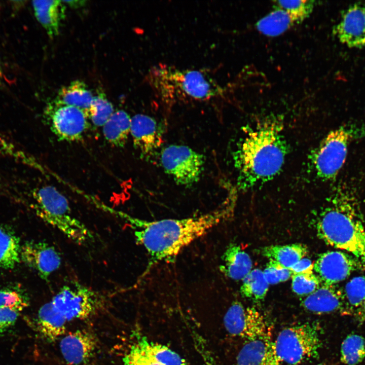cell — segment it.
Wrapping results in <instances>:
<instances>
[{
    "label": "cell",
    "mask_w": 365,
    "mask_h": 365,
    "mask_svg": "<svg viewBox=\"0 0 365 365\" xmlns=\"http://www.w3.org/2000/svg\"><path fill=\"white\" fill-rule=\"evenodd\" d=\"M234 202L230 196L213 211L178 219L147 221L117 212L132 229L136 243L142 246L149 255L141 278L158 263L173 261L185 247L228 219L233 211Z\"/></svg>",
    "instance_id": "1"
},
{
    "label": "cell",
    "mask_w": 365,
    "mask_h": 365,
    "mask_svg": "<svg viewBox=\"0 0 365 365\" xmlns=\"http://www.w3.org/2000/svg\"><path fill=\"white\" fill-rule=\"evenodd\" d=\"M282 120L270 117L247 129L233 154L237 186L246 191L278 175L288 154Z\"/></svg>",
    "instance_id": "2"
},
{
    "label": "cell",
    "mask_w": 365,
    "mask_h": 365,
    "mask_svg": "<svg viewBox=\"0 0 365 365\" xmlns=\"http://www.w3.org/2000/svg\"><path fill=\"white\" fill-rule=\"evenodd\" d=\"M318 238L345 251L365 267V225L356 191L348 182H339L315 220Z\"/></svg>",
    "instance_id": "3"
},
{
    "label": "cell",
    "mask_w": 365,
    "mask_h": 365,
    "mask_svg": "<svg viewBox=\"0 0 365 365\" xmlns=\"http://www.w3.org/2000/svg\"><path fill=\"white\" fill-rule=\"evenodd\" d=\"M102 296L78 282L64 285L39 309L36 319L40 333L53 342L65 335L70 322L86 319L102 306Z\"/></svg>",
    "instance_id": "4"
},
{
    "label": "cell",
    "mask_w": 365,
    "mask_h": 365,
    "mask_svg": "<svg viewBox=\"0 0 365 365\" xmlns=\"http://www.w3.org/2000/svg\"><path fill=\"white\" fill-rule=\"evenodd\" d=\"M147 80L166 104L183 100H207L224 93L215 79L203 70L158 65L150 69Z\"/></svg>",
    "instance_id": "5"
},
{
    "label": "cell",
    "mask_w": 365,
    "mask_h": 365,
    "mask_svg": "<svg viewBox=\"0 0 365 365\" xmlns=\"http://www.w3.org/2000/svg\"><path fill=\"white\" fill-rule=\"evenodd\" d=\"M31 205L41 219L76 243L81 245L93 238L86 226L73 215L67 198L54 186L34 189Z\"/></svg>",
    "instance_id": "6"
},
{
    "label": "cell",
    "mask_w": 365,
    "mask_h": 365,
    "mask_svg": "<svg viewBox=\"0 0 365 365\" xmlns=\"http://www.w3.org/2000/svg\"><path fill=\"white\" fill-rule=\"evenodd\" d=\"M364 138L365 124H346L331 131L309 157L317 177L325 181L335 179L345 163L350 144Z\"/></svg>",
    "instance_id": "7"
},
{
    "label": "cell",
    "mask_w": 365,
    "mask_h": 365,
    "mask_svg": "<svg viewBox=\"0 0 365 365\" xmlns=\"http://www.w3.org/2000/svg\"><path fill=\"white\" fill-rule=\"evenodd\" d=\"M322 334L316 322L301 323L282 330L274 341L281 363L298 365L318 357L322 346Z\"/></svg>",
    "instance_id": "8"
},
{
    "label": "cell",
    "mask_w": 365,
    "mask_h": 365,
    "mask_svg": "<svg viewBox=\"0 0 365 365\" xmlns=\"http://www.w3.org/2000/svg\"><path fill=\"white\" fill-rule=\"evenodd\" d=\"M160 161L165 172L177 184L188 187L200 179L205 157L187 145L171 144L162 151Z\"/></svg>",
    "instance_id": "9"
},
{
    "label": "cell",
    "mask_w": 365,
    "mask_h": 365,
    "mask_svg": "<svg viewBox=\"0 0 365 365\" xmlns=\"http://www.w3.org/2000/svg\"><path fill=\"white\" fill-rule=\"evenodd\" d=\"M45 121L60 141L75 142L81 140L88 128V117L75 106L58 104L53 101L44 113Z\"/></svg>",
    "instance_id": "10"
},
{
    "label": "cell",
    "mask_w": 365,
    "mask_h": 365,
    "mask_svg": "<svg viewBox=\"0 0 365 365\" xmlns=\"http://www.w3.org/2000/svg\"><path fill=\"white\" fill-rule=\"evenodd\" d=\"M224 323L230 334L246 341L272 336L271 325L264 315L256 308L245 307L238 301L227 310Z\"/></svg>",
    "instance_id": "11"
},
{
    "label": "cell",
    "mask_w": 365,
    "mask_h": 365,
    "mask_svg": "<svg viewBox=\"0 0 365 365\" xmlns=\"http://www.w3.org/2000/svg\"><path fill=\"white\" fill-rule=\"evenodd\" d=\"M313 265L314 272L322 284H337L365 268L356 258L340 250L321 253Z\"/></svg>",
    "instance_id": "12"
},
{
    "label": "cell",
    "mask_w": 365,
    "mask_h": 365,
    "mask_svg": "<svg viewBox=\"0 0 365 365\" xmlns=\"http://www.w3.org/2000/svg\"><path fill=\"white\" fill-rule=\"evenodd\" d=\"M20 259L34 269L41 279L49 277L61 265V257L55 247L45 241H28L21 247Z\"/></svg>",
    "instance_id": "13"
},
{
    "label": "cell",
    "mask_w": 365,
    "mask_h": 365,
    "mask_svg": "<svg viewBox=\"0 0 365 365\" xmlns=\"http://www.w3.org/2000/svg\"><path fill=\"white\" fill-rule=\"evenodd\" d=\"M301 305L307 311L322 314L337 313L350 316L344 290L337 284H322L305 297Z\"/></svg>",
    "instance_id": "14"
},
{
    "label": "cell",
    "mask_w": 365,
    "mask_h": 365,
    "mask_svg": "<svg viewBox=\"0 0 365 365\" xmlns=\"http://www.w3.org/2000/svg\"><path fill=\"white\" fill-rule=\"evenodd\" d=\"M130 135L134 148L143 159L150 158L162 141L157 121L144 114H136L131 118Z\"/></svg>",
    "instance_id": "15"
},
{
    "label": "cell",
    "mask_w": 365,
    "mask_h": 365,
    "mask_svg": "<svg viewBox=\"0 0 365 365\" xmlns=\"http://www.w3.org/2000/svg\"><path fill=\"white\" fill-rule=\"evenodd\" d=\"M61 355L69 365H82L89 362L97 348V341L86 330H77L63 335L59 342Z\"/></svg>",
    "instance_id": "16"
},
{
    "label": "cell",
    "mask_w": 365,
    "mask_h": 365,
    "mask_svg": "<svg viewBox=\"0 0 365 365\" xmlns=\"http://www.w3.org/2000/svg\"><path fill=\"white\" fill-rule=\"evenodd\" d=\"M334 33L342 43L350 48L365 47V8L354 4L343 13Z\"/></svg>",
    "instance_id": "17"
},
{
    "label": "cell",
    "mask_w": 365,
    "mask_h": 365,
    "mask_svg": "<svg viewBox=\"0 0 365 365\" xmlns=\"http://www.w3.org/2000/svg\"><path fill=\"white\" fill-rule=\"evenodd\" d=\"M271 337L247 341L237 356V365H281Z\"/></svg>",
    "instance_id": "18"
},
{
    "label": "cell",
    "mask_w": 365,
    "mask_h": 365,
    "mask_svg": "<svg viewBox=\"0 0 365 365\" xmlns=\"http://www.w3.org/2000/svg\"><path fill=\"white\" fill-rule=\"evenodd\" d=\"M27 295L14 288L0 289V332L13 325L29 305Z\"/></svg>",
    "instance_id": "19"
},
{
    "label": "cell",
    "mask_w": 365,
    "mask_h": 365,
    "mask_svg": "<svg viewBox=\"0 0 365 365\" xmlns=\"http://www.w3.org/2000/svg\"><path fill=\"white\" fill-rule=\"evenodd\" d=\"M35 16L49 38L58 35L62 21L65 16V4L62 1H33Z\"/></svg>",
    "instance_id": "20"
},
{
    "label": "cell",
    "mask_w": 365,
    "mask_h": 365,
    "mask_svg": "<svg viewBox=\"0 0 365 365\" xmlns=\"http://www.w3.org/2000/svg\"><path fill=\"white\" fill-rule=\"evenodd\" d=\"M220 269L227 277L242 280L252 270V262L249 254L239 245L230 244L222 257Z\"/></svg>",
    "instance_id": "21"
},
{
    "label": "cell",
    "mask_w": 365,
    "mask_h": 365,
    "mask_svg": "<svg viewBox=\"0 0 365 365\" xmlns=\"http://www.w3.org/2000/svg\"><path fill=\"white\" fill-rule=\"evenodd\" d=\"M94 95L86 84L80 80H75L59 90L55 103L76 107L82 110L88 118L89 110Z\"/></svg>",
    "instance_id": "22"
},
{
    "label": "cell",
    "mask_w": 365,
    "mask_h": 365,
    "mask_svg": "<svg viewBox=\"0 0 365 365\" xmlns=\"http://www.w3.org/2000/svg\"><path fill=\"white\" fill-rule=\"evenodd\" d=\"M131 118L124 110L115 111L102 126L105 140L112 145L123 148L130 134Z\"/></svg>",
    "instance_id": "23"
},
{
    "label": "cell",
    "mask_w": 365,
    "mask_h": 365,
    "mask_svg": "<svg viewBox=\"0 0 365 365\" xmlns=\"http://www.w3.org/2000/svg\"><path fill=\"white\" fill-rule=\"evenodd\" d=\"M260 253L269 260L274 261L290 269L308 254L307 246L302 243L271 245L260 249Z\"/></svg>",
    "instance_id": "24"
},
{
    "label": "cell",
    "mask_w": 365,
    "mask_h": 365,
    "mask_svg": "<svg viewBox=\"0 0 365 365\" xmlns=\"http://www.w3.org/2000/svg\"><path fill=\"white\" fill-rule=\"evenodd\" d=\"M350 316L360 324L365 323V277L350 279L343 289Z\"/></svg>",
    "instance_id": "25"
},
{
    "label": "cell",
    "mask_w": 365,
    "mask_h": 365,
    "mask_svg": "<svg viewBox=\"0 0 365 365\" xmlns=\"http://www.w3.org/2000/svg\"><path fill=\"white\" fill-rule=\"evenodd\" d=\"M144 353L162 365H189L179 354L165 345L150 341L141 335L134 342Z\"/></svg>",
    "instance_id": "26"
},
{
    "label": "cell",
    "mask_w": 365,
    "mask_h": 365,
    "mask_svg": "<svg viewBox=\"0 0 365 365\" xmlns=\"http://www.w3.org/2000/svg\"><path fill=\"white\" fill-rule=\"evenodd\" d=\"M19 238L11 229L0 226V268H13L20 259Z\"/></svg>",
    "instance_id": "27"
},
{
    "label": "cell",
    "mask_w": 365,
    "mask_h": 365,
    "mask_svg": "<svg viewBox=\"0 0 365 365\" xmlns=\"http://www.w3.org/2000/svg\"><path fill=\"white\" fill-rule=\"evenodd\" d=\"M293 24L287 12L274 6V10L260 19L256 23V27L265 35L275 36L286 31Z\"/></svg>",
    "instance_id": "28"
},
{
    "label": "cell",
    "mask_w": 365,
    "mask_h": 365,
    "mask_svg": "<svg viewBox=\"0 0 365 365\" xmlns=\"http://www.w3.org/2000/svg\"><path fill=\"white\" fill-rule=\"evenodd\" d=\"M340 360L346 365H357L365 359V337L352 333L346 336L340 346Z\"/></svg>",
    "instance_id": "29"
},
{
    "label": "cell",
    "mask_w": 365,
    "mask_h": 365,
    "mask_svg": "<svg viewBox=\"0 0 365 365\" xmlns=\"http://www.w3.org/2000/svg\"><path fill=\"white\" fill-rule=\"evenodd\" d=\"M242 281L240 290L243 297L256 302L265 299L269 284L264 276L263 271L259 269L252 270Z\"/></svg>",
    "instance_id": "30"
},
{
    "label": "cell",
    "mask_w": 365,
    "mask_h": 365,
    "mask_svg": "<svg viewBox=\"0 0 365 365\" xmlns=\"http://www.w3.org/2000/svg\"><path fill=\"white\" fill-rule=\"evenodd\" d=\"M114 112L113 105L108 100L105 93L102 89H98L92 101L88 119L94 126L102 127Z\"/></svg>",
    "instance_id": "31"
},
{
    "label": "cell",
    "mask_w": 365,
    "mask_h": 365,
    "mask_svg": "<svg viewBox=\"0 0 365 365\" xmlns=\"http://www.w3.org/2000/svg\"><path fill=\"white\" fill-rule=\"evenodd\" d=\"M274 6L287 12L293 23H300L313 11L315 1L312 0L275 1Z\"/></svg>",
    "instance_id": "32"
},
{
    "label": "cell",
    "mask_w": 365,
    "mask_h": 365,
    "mask_svg": "<svg viewBox=\"0 0 365 365\" xmlns=\"http://www.w3.org/2000/svg\"><path fill=\"white\" fill-rule=\"evenodd\" d=\"M291 288L297 295L306 297L313 293L321 285L314 271L293 274Z\"/></svg>",
    "instance_id": "33"
},
{
    "label": "cell",
    "mask_w": 365,
    "mask_h": 365,
    "mask_svg": "<svg viewBox=\"0 0 365 365\" xmlns=\"http://www.w3.org/2000/svg\"><path fill=\"white\" fill-rule=\"evenodd\" d=\"M263 272L269 284H277L285 281L293 275L289 269L273 260H269Z\"/></svg>",
    "instance_id": "34"
},
{
    "label": "cell",
    "mask_w": 365,
    "mask_h": 365,
    "mask_svg": "<svg viewBox=\"0 0 365 365\" xmlns=\"http://www.w3.org/2000/svg\"><path fill=\"white\" fill-rule=\"evenodd\" d=\"M122 365H162L144 353L135 344L122 359Z\"/></svg>",
    "instance_id": "35"
},
{
    "label": "cell",
    "mask_w": 365,
    "mask_h": 365,
    "mask_svg": "<svg viewBox=\"0 0 365 365\" xmlns=\"http://www.w3.org/2000/svg\"><path fill=\"white\" fill-rule=\"evenodd\" d=\"M0 155L14 158L18 161L31 165L34 164L27 154L16 147L12 142L0 134Z\"/></svg>",
    "instance_id": "36"
},
{
    "label": "cell",
    "mask_w": 365,
    "mask_h": 365,
    "mask_svg": "<svg viewBox=\"0 0 365 365\" xmlns=\"http://www.w3.org/2000/svg\"><path fill=\"white\" fill-rule=\"evenodd\" d=\"M314 265L308 258H304L294 265L290 270L293 274L302 273L313 271Z\"/></svg>",
    "instance_id": "37"
},
{
    "label": "cell",
    "mask_w": 365,
    "mask_h": 365,
    "mask_svg": "<svg viewBox=\"0 0 365 365\" xmlns=\"http://www.w3.org/2000/svg\"><path fill=\"white\" fill-rule=\"evenodd\" d=\"M62 2L68 6H69L70 7L73 8H79L80 7H82L86 5V1H80V0H77V1H62Z\"/></svg>",
    "instance_id": "38"
},
{
    "label": "cell",
    "mask_w": 365,
    "mask_h": 365,
    "mask_svg": "<svg viewBox=\"0 0 365 365\" xmlns=\"http://www.w3.org/2000/svg\"><path fill=\"white\" fill-rule=\"evenodd\" d=\"M2 76H3V70H2V67L1 64V62H0V79L2 77Z\"/></svg>",
    "instance_id": "39"
},
{
    "label": "cell",
    "mask_w": 365,
    "mask_h": 365,
    "mask_svg": "<svg viewBox=\"0 0 365 365\" xmlns=\"http://www.w3.org/2000/svg\"><path fill=\"white\" fill-rule=\"evenodd\" d=\"M314 365H331V364H329L326 363H318V364H314Z\"/></svg>",
    "instance_id": "40"
},
{
    "label": "cell",
    "mask_w": 365,
    "mask_h": 365,
    "mask_svg": "<svg viewBox=\"0 0 365 365\" xmlns=\"http://www.w3.org/2000/svg\"><path fill=\"white\" fill-rule=\"evenodd\" d=\"M1 185H2V179H1V178L0 176V189H1Z\"/></svg>",
    "instance_id": "41"
}]
</instances>
